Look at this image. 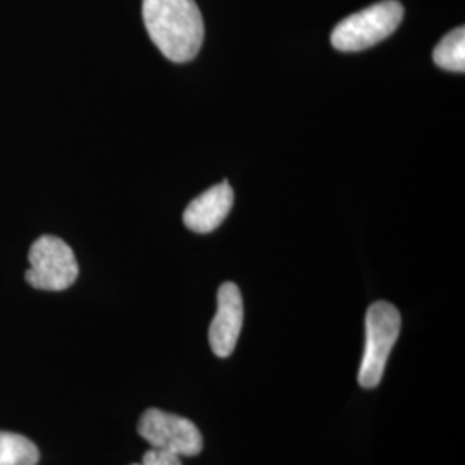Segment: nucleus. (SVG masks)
Listing matches in <instances>:
<instances>
[{"label":"nucleus","mask_w":465,"mask_h":465,"mask_svg":"<svg viewBox=\"0 0 465 465\" xmlns=\"http://www.w3.org/2000/svg\"><path fill=\"white\" fill-rule=\"evenodd\" d=\"M132 465H183L182 464V457L167 453V451H161V450L150 449L145 451L142 464Z\"/></svg>","instance_id":"nucleus-10"},{"label":"nucleus","mask_w":465,"mask_h":465,"mask_svg":"<svg viewBox=\"0 0 465 465\" xmlns=\"http://www.w3.org/2000/svg\"><path fill=\"white\" fill-rule=\"evenodd\" d=\"M403 5L397 0H382L364 11L345 17L331 34L334 49L361 52L386 40L400 26Z\"/></svg>","instance_id":"nucleus-2"},{"label":"nucleus","mask_w":465,"mask_h":465,"mask_svg":"<svg viewBox=\"0 0 465 465\" xmlns=\"http://www.w3.org/2000/svg\"><path fill=\"white\" fill-rule=\"evenodd\" d=\"M401 317L399 309L388 302H376L366 316V347L359 369V384L366 390L378 388L388 357L399 340Z\"/></svg>","instance_id":"nucleus-3"},{"label":"nucleus","mask_w":465,"mask_h":465,"mask_svg":"<svg viewBox=\"0 0 465 465\" xmlns=\"http://www.w3.org/2000/svg\"><path fill=\"white\" fill-rule=\"evenodd\" d=\"M40 451L32 440L16 432L0 431V465H36Z\"/></svg>","instance_id":"nucleus-8"},{"label":"nucleus","mask_w":465,"mask_h":465,"mask_svg":"<svg viewBox=\"0 0 465 465\" xmlns=\"http://www.w3.org/2000/svg\"><path fill=\"white\" fill-rule=\"evenodd\" d=\"M243 326V300L234 282H223L217 292V312L209 326V345L219 359H226L238 343Z\"/></svg>","instance_id":"nucleus-6"},{"label":"nucleus","mask_w":465,"mask_h":465,"mask_svg":"<svg viewBox=\"0 0 465 465\" xmlns=\"http://www.w3.org/2000/svg\"><path fill=\"white\" fill-rule=\"evenodd\" d=\"M30 269L25 278L36 290L63 292L78 280L80 267L74 252L57 236H40L28 253Z\"/></svg>","instance_id":"nucleus-4"},{"label":"nucleus","mask_w":465,"mask_h":465,"mask_svg":"<svg viewBox=\"0 0 465 465\" xmlns=\"http://www.w3.org/2000/svg\"><path fill=\"white\" fill-rule=\"evenodd\" d=\"M234 193L228 182L216 184L192 200L184 209L183 221L186 228L195 232H211L228 217L232 211Z\"/></svg>","instance_id":"nucleus-7"},{"label":"nucleus","mask_w":465,"mask_h":465,"mask_svg":"<svg viewBox=\"0 0 465 465\" xmlns=\"http://www.w3.org/2000/svg\"><path fill=\"white\" fill-rule=\"evenodd\" d=\"M436 66L453 73L465 71V30L464 26L450 32L441 38L432 52Z\"/></svg>","instance_id":"nucleus-9"},{"label":"nucleus","mask_w":465,"mask_h":465,"mask_svg":"<svg viewBox=\"0 0 465 465\" xmlns=\"http://www.w3.org/2000/svg\"><path fill=\"white\" fill-rule=\"evenodd\" d=\"M138 434L150 449L167 451L178 457H195L203 449V438L197 424L186 417L169 414L161 409H149L138 420Z\"/></svg>","instance_id":"nucleus-5"},{"label":"nucleus","mask_w":465,"mask_h":465,"mask_svg":"<svg viewBox=\"0 0 465 465\" xmlns=\"http://www.w3.org/2000/svg\"><path fill=\"white\" fill-rule=\"evenodd\" d=\"M150 40L173 63L192 61L203 42V19L195 0H143Z\"/></svg>","instance_id":"nucleus-1"}]
</instances>
